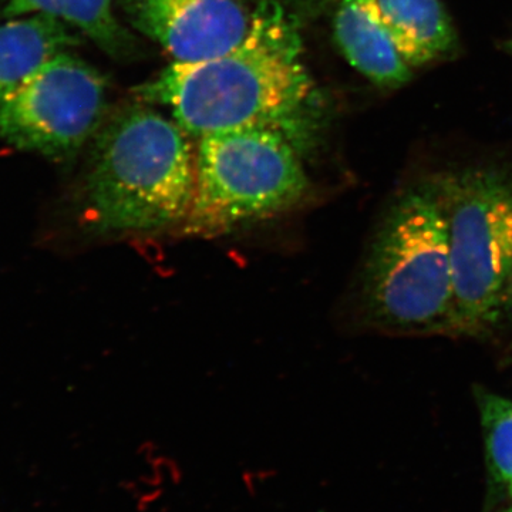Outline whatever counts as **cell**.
I'll return each mask as SVG.
<instances>
[{"label": "cell", "instance_id": "6da1fadb", "mask_svg": "<svg viewBox=\"0 0 512 512\" xmlns=\"http://www.w3.org/2000/svg\"><path fill=\"white\" fill-rule=\"evenodd\" d=\"M134 93L167 109L197 140L235 128H268L302 156L318 146L326 116L303 56L299 18L275 0L258 3L248 35L228 52L173 62Z\"/></svg>", "mask_w": 512, "mask_h": 512}, {"label": "cell", "instance_id": "7a4b0ae2", "mask_svg": "<svg viewBox=\"0 0 512 512\" xmlns=\"http://www.w3.org/2000/svg\"><path fill=\"white\" fill-rule=\"evenodd\" d=\"M195 185L190 136L153 104L106 117L79 192L80 225L94 235L147 234L185 221Z\"/></svg>", "mask_w": 512, "mask_h": 512}, {"label": "cell", "instance_id": "3957f363", "mask_svg": "<svg viewBox=\"0 0 512 512\" xmlns=\"http://www.w3.org/2000/svg\"><path fill=\"white\" fill-rule=\"evenodd\" d=\"M366 319L396 335H460L446 210L433 177L400 192L362 272Z\"/></svg>", "mask_w": 512, "mask_h": 512}, {"label": "cell", "instance_id": "277c9868", "mask_svg": "<svg viewBox=\"0 0 512 512\" xmlns=\"http://www.w3.org/2000/svg\"><path fill=\"white\" fill-rule=\"evenodd\" d=\"M302 154L268 128L198 138L195 185L184 231L220 235L295 208L308 194Z\"/></svg>", "mask_w": 512, "mask_h": 512}, {"label": "cell", "instance_id": "5b68a950", "mask_svg": "<svg viewBox=\"0 0 512 512\" xmlns=\"http://www.w3.org/2000/svg\"><path fill=\"white\" fill-rule=\"evenodd\" d=\"M446 210L458 329L477 335L505 305L512 272V173L493 167L433 175Z\"/></svg>", "mask_w": 512, "mask_h": 512}, {"label": "cell", "instance_id": "8992f818", "mask_svg": "<svg viewBox=\"0 0 512 512\" xmlns=\"http://www.w3.org/2000/svg\"><path fill=\"white\" fill-rule=\"evenodd\" d=\"M106 109L103 74L72 52L62 53L0 97V140L66 163L92 143Z\"/></svg>", "mask_w": 512, "mask_h": 512}, {"label": "cell", "instance_id": "52a82bcc", "mask_svg": "<svg viewBox=\"0 0 512 512\" xmlns=\"http://www.w3.org/2000/svg\"><path fill=\"white\" fill-rule=\"evenodd\" d=\"M131 29L163 47L174 63H195L228 52L251 29L245 0H120Z\"/></svg>", "mask_w": 512, "mask_h": 512}, {"label": "cell", "instance_id": "ba28073f", "mask_svg": "<svg viewBox=\"0 0 512 512\" xmlns=\"http://www.w3.org/2000/svg\"><path fill=\"white\" fill-rule=\"evenodd\" d=\"M333 35L350 66L376 86L400 89L412 80V69L384 28L376 0H338Z\"/></svg>", "mask_w": 512, "mask_h": 512}, {"label": "cell", "instance_id": "9c48e42d", "mask_svg": "<svg viewBox=\"0 0 512 512\" xmlns=\"http://www.w3.org/2000/svg\"><path fill=\"white\" fill-rule=\"evenodd\" d=\"M390 39L410 69L456 53L458 36L440 0H376Z\"/></svg>", "mask_w": 512, "mask_h": 512}, {"label": "cell", "instance_id": "30bf717a", "mask_svg": "<svg viewBox=\"0 0 512 512\" xmlns=\"http://www.w3.org/2000/svg\"><path fill=\"white\" fill-rule=\"evenodd\" d=\"M82 35L49 15L8 19L0 25V97L5 96L50 60L72 52Z\"/></svg>", "mask_w": 512, "mask_h": 512}, {"label": "cell", "instance_id": "8fae6325", "mask_svg": "<svg viewBox=\"0 0 512 512\" xmlns=\"http://www.w3.org/2000/svg\"><path fill=\"white\" fill-rule=\"evenodd\" d=\"M2 18L49 15L72 26L113 59H126L136 39L114 12L113 0H0Z\"/></svg>", "mask_w": 512, "mask_h": 512}, {"label": "cell", "instance_id": "7c38bea8", "mask_svg": "<svg viewBox=\"0 0 512 512\" xmlns=\"http://www.w3.org/2000/svg\"><path fill=\"white\" fill-rule=\"evenodd\" d=\"M488 467L500 483L512 485V400L476 389Z\"/></svg>", "mask_w": 512, "mask_h": 512}, {"label": "cell", "instance_id": "4fadbf2b", "mask_svg": "<svg viewBox=\"0 0 512 512\" xmlns=\"http://www.w3.org/2000/svg\"><path fill=\"white\" fill-rule=\"evenodd\" d=\"M285 2L299 19H315L326 12L330 6H335L338 0H285Z\"/></svg>", "mask_w": 512, "mask_h": 512}, {"label": "cell", "instance_id": "5bb4252c", "mask_svg": "<svg viewBox=\"0 0 512 512\" xmlns=\"http://www.w3.org/2000/svg\"><path fill=\"white\" fill-rule=\"evenodd\" d=\"M505 301L510 303L511 308H512V272H511V276H510V281H508L507 296H505Z\"/></svg>", "mask_w": 512, "mask_h": 512}, {"label": "cell", "instance_id": "9a60e30c", "mask_svg": "<svg viewBox=\"0 0 512 512\" xmlns=\"http://www.w3.org/2000/svg\"><path fill=\"white\" fill-rule=\"evenodd\" d=\"M508 49H510L511 53H512V37H511L510 42H508Z\"/></svg>", "mask_w": 512, "mask_h": 512}, {"label": "cell", "instance_id": "2e32d148", "mask_svg": "<svg viewBox=\"0 0 512 512\" xmlns=\"http://www.w3.org/2000/svg\"><path fill=\"white\" fill-rule=\"evenodd\" d=\"M510 493H511V497H512V485H510Z\"/></svg>", "mask_w": 512, "mask_h": 512}, {"label": "cell", "instance_id": "e0dca14e", "mask_svg": "<svg viewBox=\"0 0 512 512\" xmlns=\"http://www.w3.org/2000/svg\"><path fill=\"white\" fill-rule=\"evenodd\" d=\"M505 512H512V507L510 508V510H507V511H505Z\"/></svg>", "mask_w": 512, "mask_h": 512}]
</instances>
